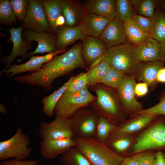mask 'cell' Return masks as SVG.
Segmentation results:
<instances>
[{"label": "cell", "mask_w": 165, "mask_h": 165, "mask_svg": "<svg viewBox=\"0 0 165 165\" xmlns=\"http://www.w3.org/2000/svg\"><path fill=\"white\" fill-rule=\"evenodd\" d=\"M82 47V44L76 43L64 53L54 57L38 70L17 76L13 79L19 83L38 86L50 90L56 79L76 68H86L81 54Z\"/></svg>", "instance_id": "6da1fadb"}, {"label": "cell", "mask_w": 165, "mask_h": 165, "mask_svg": "<svg viewBox=\"0 0 165 165\" xmlns=\"http://www.w3.org/2000/svg\"><path fill=\"white\" fill-rule=\"evenodd\" d=\"M75 146L92 165H120L124 157L94 137H75Z\"/></svg>", "instance_id": "7a4b0ae2"}, {"label": "cell", "mask_w": 165, "mask_h": 165, "mask_svg": "<svg viewBox=\"0 0 165 165\" xmlns=\"http://www.w3.org/2000/svg\"><path fill=\"white\" fill-rule=\"evenodd\" d=\"M96 94V100L89 105L98 116L105 118L116 125L122 119L119 103L115 95L103 85L98 84L91 86Z\"/></svg>", "instance_id": "3957f363"}, {"label": "cell", "mask_w": 165, "mask_h": 165, "mask_svg": "<svg viewBox=\"0 0 165 165\" xmlns=\"http://www.w3.org/2000/svg\"><path fill=\"white\" fill-rule=\"evenodd\" d=\"M135 46L129 42H126L107 48L105 55V60L111 66L125 74L134 73L141 62L135 55Z\"/></svg>", "instance_id": "277c9868"}, {"label": "cell", "mask_w": 165, "mask_h": 165, "mask_svg": "<svg viewBox=\"0 0 165 165\" xmlns=\"http://www.w3.org/2000/svg\"><path fill=\"white\" fill-rule=\"evenodd\" d=\"M96 98L90 92L87 86L75 93L66 90L57 102L54 114L56 116L69 118L79 109L89 106Z\"/></svg>", "instance_id": "5b68a950"}, {"label": "cell", "mask_w": 165, "mask_h": 165, "mask_svg": "<svg viewBox=\"0 0 165 165\" xmlns=\"http://www.w3.org/2000/svg\"><path fill=\"white\" fill-rule=\"evenodd\" d=\"M31 141L28 137L23 132L21 128H18L10 138L0 142V160L11 158L25 160L30 155L32 148L29 146Z\"/></svg>", "instance_id": "8992f818"}, {"label": "cell", "mask_w": 165, "mask_h": 165, "mask_svg": "<svg viewBox=\"0 0 165 165\" xmlns=\"http://www.w3.org/2000/svg\"><path fill=\"white\" fill-rule=\"evenodd\" d=\"M165 147V121H160L141 134L132 148L134 153Z\"/></svg>", "instance_id": "52a82bcc"}, {"label": "cell", "mask_w": 165, "mask_h": 165, "mask_svg": "<svg viewBox=\"0 0 165 165\" xmlns=\"http://www.w3.org/2000/svg\"><path fill=\"white\" fill-rule=\"evenodd\" d=\"M98 117L88 106L77 110L70 117L75 137H95Z\"/></svg>", "instance_id": "ba28073f"}, {"label": "cell", "mask_w": 165, "mask_h": 165, "mask_svg": "<svg viewBox=\"0 0 165 165\" xmlns=\"http://www.w3.org/2000/svg\"><path fill=\"white\" fill-rule=\"evenodd\" d=\"M39 132L41 140L73 139L75 137L70 117L56 116L51 122H42L40 124Z\"/></svg>", "instance_id": "9c48e42d"}, {"label": "cell", "mask_w": 165, "mask_h": 165, "mask_svg": "<svg viewBox=\"0 0 165 165\" xmlns=\"http://www.w3.org/2000/svg\"><path fill=\"white\" fill-rule=\"evenodd\" d=\"M25 28L37 32H47L50 27L42 1H29L26 16L23 20Z\"/></svg>", "instance_id": "30bf717a"}, {"label": "cell", "mask_w": 165, "mask_h": 165, "mask_svg": "<svg viewBox=\"0 0 165 165\" xmlns=\"http://www.w3.org/2000/svg\"><path fill=\"white\" fill-rule=\"evenodd\" d=\"M23 29V28L20 26L18 28L12 27L8 30L10 35L8 40L12 42L13 47L9 55L3 58L2 59V63L5 65L6 66L1 72L0 76L2 75L6 69L11 65L17 57L20 56L22 58L17 61V62H20L25 59L28 55V51L30 47V42L23 40L22 35Z\"/></svg>", "instance_id": "8fae6325"}, {"label": "cell", "mask_w": 165, "mask_h": 165, "mask_svg": "<svg viewBox=\"0 0 165 165\" xmlns=\"http://www.w3.org/2000/svg\"><path fill=\"white\" fill-rule=\"evenodd\" d=\"M136 84L134 75L126 76L117 89L119 97L124 108L134 112L142 109L141 104L135 98V88Z\"/></svg>", "instance_id": "7c38bea8"}, {"label": "cell", "mask_w": 165, "mask_h": 165, "mask_svg": "<svg viewBox=\"0 0 165 165\" xmlns=\"http://www.w3.org/2000/svg\"><path fill=\"white\" fill-rule=\"evenodd\" d=\"M65 49L48 53L41 56H31L29 60L25 63L20 64H15L9 66L4 73L6 76L10 77L16 75L27 72H32L38 70L45 63L50 61L58 54L66 52Z\"/></svg>", "instance_id": "4fadbf2b"}, {"label": "cell", "mask_w": 165, "mask_h": 165, "mask_svg": "<svg viewBox=\"0 0 165 165\" xmlns=\"http://www.w3.org/2000/svg\"><path fill=\"white\" fill-rule=\"evenodd\" d=\"M25 41H36L38 43L36 49L25 58L35 54L48 53H51L57 50L56 48L57 37L46 32H37L28 29L24 32Z\"/></svg>", "instance_id": "5bb4252c"}, {"label": "cell", "mask_w": 165, "mask_h": 165, "mask_svg": "<svg viewBox=\"0 0 165 165\" xmlns=\"http://www.w3.org/2000/svg\"><path fill=\"white\" fill-rule=\"evenodd\" d=\"M99 38L107 48L126 42L123 23L117 16L108 24Z\"/></svg>", "instance_id": "9a60e30c"}, {"label": "cell", "mask_w": 165, "mask_h": 165, "mask_svg": "<svg viewBox=\"0 0 165 165\" xmlns=\"http://www.w3.org/2000/svg\"><path fill=\"white\" fill-rule=\"evenodd\" d=\"M40 152L43 157L52 160L63 154L71 148L75 146L73 139L41 140L39 143Z\"/></svg>", "instance_id": "2e32d148"}, {"label": "cell", "mask_w": 165, "mask_h": 165, "mask_svg": "<svg viewBox=\"0 0 165 165\" xmlns=\"http://www.w3.org/2000/svg\"><path fill=\"white\" fill-rule=\"evenodd\" d=\"M61 12L65 19V26L79 25L87 14L84 5L72 0H61Z\"/></svg>", "instance_id": "e0dca14e"}, {"label": "cell", "mask_w": 165, "mask_h": 165, "mask_svg": "<svg viewBox=\"0 0 165 165\" xmlns=\"http://www.w3.org/2000/svg\"><path fill=\"white\" fill-rule=\"evenodd\" d=\"M112 20L106 16L87 13L79 25L85 36L98 38Z\"/></svg>", "instance_id": "ac0fdd59"}, {"label": "cell", "mask_w": 165, "mask_h": 165, "mask_svg": "<svg viewBox=\"0 0 165 165\" xmlns=\"http://www.w3.org/2000/svg\"><path fill=\"white\" fill-rule=\"evenodd\" d=\"M82 41L81 54L84 60L91 64L95 60L105 53L107 48L99 39L86 36Z\"/></svg>", "instance_id": "d6986e66"}, {"label": "cell", "mask_w": 165, "mask_h": 165, "mask_svg": "<svg viewBox=\"0 0 165 165\" xmlns=\"http://www.w3.org/2000/svg\"><path fill=\"white\" fill-rule=\"evenodd\" d=\"M161 43L151 37L141 44L135 46L134 52L140 62L159 61Z\"/></svg>", "instance_id": "ffe728a7"}, {"label": "cell", "mask_w": 165, "mask_h": 165, "mask_svg": "<svg viewBox=\"0 0 165 165\" xmlns=\"http://www.w3.org/2000/svg\"><path fill=\"white\" fill-rule=\"evenodd\" d=\"M57 33L56 48L57 50L65 49L77 40H82L86 36L79 25L74 27L65 26L59 27Z\"/></svg>", "instance_id": "44dd1931"}, {"label": "cell", "mask_w": 165, "mask_h": 165, "mask_svg": "<svg viewBox=\"0 0 165 165\" xmlns=\"http://www.w3.org/2000/svg\"><path fill=\"white\" fill-rule=\"evenodd\" d=\"M84 6L87 13L105 16L112 19L117 16L115 9V0H88Z\"/></svg>", "instance_id": "7402d4cb"}, {"label": "cell", "mask_w": 165, "mask_h": 165, "mask_svg": "<svg viewBox=\"0 0 165 165\" xmlns=\"http://www.w3.org/2000/svg\"><path fill=\"white\" fill-rule=\"evenodd\" d=\"M157 116L154 115L138 116L127 123L117 125L112 133L119 136H127L143 129Z\"/></svg>", "instance_id": "603a6c76"}, {"label": "cell", "mask_w": 165, "mask_h": 165, "mask_svg": "<svg viewBox=\"0 0 165 165\" xmlns=\"http://www.w3.org/2000/svg\"><path fill=\"white\" fill-rule=\"evenodd\" d=\"M164 63L160 61L141 62L138 66L135 73L139 79L148 85H153L157 81L156 76L160 69L164 67Z\"/></svg>", "instance_id": "cb8c5ba5"}, {"label": "cell", "mask_w": 165, "mask_h": 165, "mask_svg": "<svg viewBox=\"0 0 165 165\" xmlns=\"http://www.w3.org/2000/svg\"><path fill=\"white\" fill-rule=\"evenodd\" d=\"M71 77L68 80L58 89L54 91L50 95L43 97L41 100L43 105V113L48 117H51L54 114L55 107L63 94L66 90L68 86L74 78Z\"/></svg>", "instance_id": "d4e9b609"}, {"label": "cell", "mask_w": 165, "mask_h": 165, "mask_svg": "<svg viewBox=\"0 0 165 165\" xmlns=\"http://www.w3.org/2000/svg\"><path fill=\"white\" fill-rule=\"evenodd\" d=\"M123 24L127 39L135 46L141 44L151 37L150 33L143 31L131 21Z\"/></svg>", "instance_id": "484cf974"}, {"label": "cell", "mask_w": 165, "mask_h": 165, "mask_svg": "<svg viewBox=\"0 0 165 165\" xmlns=\"http://www.w3.org/2000/svg\"><path fill=\"white\" fill-rule=\"evenodd\" d=\"M42 2L50 28L57 33L56 21L62 13L61 0H44Z\"/></svg>", "instance_id": "4316f807"}, {"label": "cell", "mask_w": 165, "mask_h": 165, "mask_svg": "<svg viewBox=\"0 0 165 165\" xmlns=\"http://www.w3.org/2000/svg\"><path fill=\"white\" fill-rule=\"evenodd\" d=\"M64 165H92L87 157L76 147H72L60 158Z\"/></svg>", "instance_id": "83f0119b"}, {"label": "cell", "mask_w": 165, "mask_h": 165, "mask_svg": "<svg viewBox=\"0 0 165 165\" xmlns=\"http://www.w3.org/2000/svg\"><path fill=\"white\" fill-rule=\"evenodd\" d=\"M111 67L109 63L104 60L95 67L89 69L86 73L87 86L101 83Z\"/></svg>", "instance_id": "f1b7e54d"}, {"label": "cell", "mask_w": 165, "mask_h": 165, "mask_svg": "<svg viewBox=\"0 0 165 165\" xmlns=\"http://www.w3.org/2000/svg\"><path fill=\"white\" fill-rule=\"evenodd\" d=\"M150 32L151 37L160 43L165 42V13L158 10L155 12Z\"/></svg>", "instance_id": "f546056e"}, {"label": "cell", "mask_w": 165, "mask_h": 165, "mask_svg": "<svg viewBox=\"0 0 165 165\" xmlns=\"http://www.w3.org/2000/svg\"><path fill=\"white\" fill-rule=\"evenodd\" d=\"M131 143V139L126 136H119L112 133L105 144L113 152L122 155Z\"/></svg>", "instance_id": "4dcf8cb0"}, {"label": "cell", "mask_w": 165, "mask_h": 165, "mask_svg": "<svg viewBox=\"0 0 165 165\" xmlns=\"http://www.w3.org/2000/svg\"><path fill=\"white\" fill-rule=\"evenodd\" d=\"M115 6L117 15L123 23L131 21L135 14L130 0H115Z\"/></svg>", "instance_id": "1f68e13d"}, {"label": "cell", "mask_w": 165, "mask_h": 165, "mask_svg": "<svg viewBox=\"0 0 165 165\" xmlns=\"http://www.w3.org/2000/svg\"><path fill=\"white\" fill-rule=\"evenodd\" d=\"M116 126L106 119L99 116L94 137L105 143Z\"/></svg>", "instance_id": "d6a6232c"}, {"label": "cell", "mask_w": 165, "mask_h": 165, "mask_svg": "<svg viewBox=\"0 0 165 165\" xmlns=\"http://www.w3.org/2000/svg\"><path fill=\"white\" fill-rule=\"evenodd\" d=\"M138 15L152 18L155 12L156 2L152 0H130Z\"/></svg>", "instance_id": "836d02e7"}, {"label": "cell", "mask_w": 165, "mask_h": 165, "mask_svg": "<svg viewBox=\"0 0 165 165\" xmlns=\"http://www.w3.org/2000/svg\"><path fill=\"white\" fill-rule=\"evenodd\" d=\"M124 74L123 72L111 66L102 80L101 83L108 86L118 89L123 82Z\"/></svg>", "instance_id": "e575fe53"}, {"label": "cell", "mask_w": 165, "mask_h": 165, "mask_svg": "<svg viewBox=\"0 0 165 165\" xmlns=\"http://www.w3.org/2000/svg\"><path fill=\"white\" fill-rule=\"evenodd\" d=\"M16 17L10 1L0 0V23L3 24L13 23L16 21Z\"/></svg>", "instance_id": "d590c367"}, {"label": "cell", "mask_w": 165, "mask_h": 165, "mask_svg": "<svg viewBox=\"0 0 165 165\" xmlns=\"http://www.w3.org/2000/svg\"><path fill=\"white\" fill-rule=\"evenodd\" d=\"M143 115L165 116V94L160 102L154 106L147 109L141 110L132 114L133 116Z\"/></svg>", "instance_id": "8d00e7d4"}, {"label": "cell", "mask_w": 165, "mask_h": 165, "mask_svg": "<svg viewBox=\"0 0 165 165\" xmlns=\"http://www.w3.org/2000/svg\"><path fill=\"white\" fill-rule=\"evenodd\" d=\"M10 2L16 17L20 20H24L27 12L29 1L11 0Z\"/></svg>", "instance_id": "74e56055"}, {"label": "cell", "mask_w": 165, "mask_h": 165, "mask_svg": "<svg viewBox=\"0 0 165 165\" xmlns=\"http://www.w3.org/2000/svg\"><path fill=\"white\" fill-rule=\"evenodd\" d=\"M87 84L86 73H82L74 77L66 90L72 93L76 92L87 86Z\"/></svg>", "instance_id": "f35d334b"}, {"label": "cell", "mask_w": 165, "mask_h": 165, "mask_svg": "<svg viewBox=\"0 0 165 165\" xmlns=\"http://www.w3.org/2000/svg\"><path fill=\"white\" fill-rule=\"evenodd\" d=\"M131 21L143 31L150 33L153 24V19L135 14Z\"/></svg>", "instance_id": "ab89813d"}, {"label": "cell", "mask_w": 165, "mask_h": 165, "mask_svg": "<svg viewBox=\"0 0 165 165\" xmlns=\"http://www.w3.org/2000/svg\"><path fill=\"white\" fill-rule=\"evenodd\" d=\"M132 157L139 165H153L156 153L153 152L144 151L136 153Z\"/></svg>", "instance_id": "60d3db41"}, {"label": "cell", "mask_w": 165, "mask_h": 165, "mask_svg": "<svg viewBox=\"0 0 165 165\" xmlns=\"http://www.w3.org/2000/svg\"><path fill=\"white\" fill-rule=\"evenodd\" d=\"M39 161L38 160H27L13 159L2 161L0 165H37Z\"/></svg>", "instance_id": "b9f144b4"}, {"label": "cell", "mask_w": 165, "mask_h": 165, "mask_svg": "<svg viewBox=\"0 0 165 165\" xmlns=\"http://www.w3.org/2000/svg\"><path fill=\"white\" fill-rule=\"evenodd\" d=\"M148 84L145 82L137 84L135 88L136 95L138 97H142L148 92Z\"/></svg>", "instance_id": "7bdbcfd3"}, {"label": "cell", "mask_w": 165, "mask_h": 165, "mask_svg": "<svg viewBox=\"0 0 165 165\" xmlns=\"http://www.w3.org/2000/svg\"><path fill=\"white\" fill-rule=\"evenodd\" d=\"M153 165H165V153L159 151L156 153Z\"/></svg>", "instance_id": "ee69618b"}, {"label": "cell", "mask_w": 165, "mask_h": 165, "mask_svg": "<svg viewBox=\"0 0 165 165\" xmlns=\"http://www.w3.org/2000/svg\"><path fill=\"white\" fill-rule=\"evenodd\" d=\"M120 165H139L137 161L132 157H124Z\"/></svg>", "instance_id": "f6af8a7d"}, {"label": "cell", "mask_w": 165, "mask_h": 165, "mask_svg": "<svg viewBox=\"0 0 165 165\" xmlns=\"http://www.w3.org/2000/svg\"><path fill=\"white\" fill-rule=\"evenodd\" d=\"M157 82L165 83V67L164 66L159 71L156 76Z\"/></svg>", "instance_id": "bcb514c9"}, {"label": "cell", "mask_w": 165, "mask_h": 165, "mask_svg": "<svg viewBox=\"0 0 165 165\" xmlns=\"http://www.w3.org/2000/svg\"><path fill=\"white\" fill-rule=\"evenodd\" d=\"M159 61L165 62V42L161 43Z\"/></svg>", "instance_id": "7dc6e473"}, {"label": "cell", "mask_w": 165, "mask_h": 165, "mask_svg": "<svg viewBox=\"0 0 165 165\" xmlns=\"http://www.w3.org/2000/svg\"><path fill=\"white\" fill-rule=\"evenodd\" d=\"M105 55L101 56L100 57H98L96 60H95L91 64L89 68V69L93 68L99 64H100L103 61L105 60Z\"/></svg>", "instance_id": "c3c4849f"}, {"label": "cell", "mask_w": 165, "mask_h": 165, "mask_svg": "<svg viewBox=\"0 0 165 165\" xmlns=\"http://www.w3.org/2000/svg\"><path fill=\"white\" fill-rule=\"evenodd\" d=\"M65 24V19L64 16L63 15H61L56 21V26L57 28L63 26Z\"/></svg>", "instance_id": "681fc988"}, {"label": "cell", "mask_w": 165, "mask_h": 165, "mask_svg": "<svg viewBox=\"0 0 165 165\" xmlns=\"http://www.w3.org/2000/svg\"><path fill=\"white\" fill-rule=\"evenodd\" d=\"M0 112L5 114H7L6 108L5 105L2 103L0 104Z\"/></svg>", "instance_id": "f907efd6"}, {"label": "cell", "mask_w": 165, "mask_h": 165, "mask_svg": "<svg viewBox=\"0 0 165 165\" xmlns=\"http://www.w3.org/2000/svg\"><path fill=\"white\" fill-rule=\"evenodd\" d=\"M162 7L165 11V1H162L161 3Z\"/></svg>", "instance_id": "816d5d0a"}]
</instances>
